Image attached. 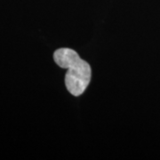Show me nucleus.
I'll return each mask as SVG.
<instances>
[{"label":"nucleus","mask_w":160,"mask_h":160,"mask_svg":"<svg viewBox=\"0 0 160 160\" xmlns=\"http://www.w3.org/2000/svg\"><path fill=\"white\" fill-rule=\"evenodd\" d=\"M53 59L58 66L68 71L65 76V85L74 96H79L86 91L91 80V67L78 53L69 48H61L54 52Z\"/></svg>","instance_id":"nucleus-1"}]
</instances>
